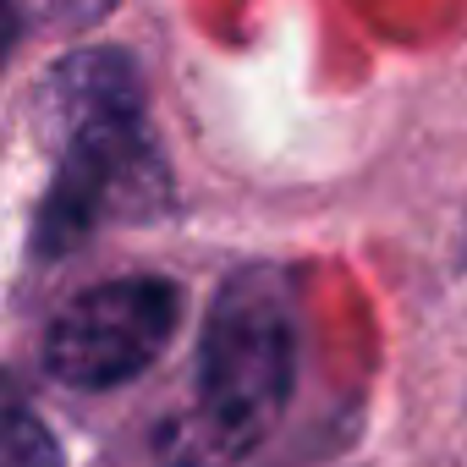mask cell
Here are the masks:
<instances>
[{
  "mask_svg": "<svg viewBox=\"0 0 467 467\" xmlns=\"http://www.w3.org/2000/svg\"><path fill=\"white\" fill-rule=\"evenodd\" d=\"M39 121L56 149L34 243L45 259L72 254L105 220H143L165 209V165L143 127V88L127 56H67L45 94Z\"/></svg>",
  "mask_w": 467,
  "mask_h": 467,
  "instance_id": "cell-1",
  "label": "cell"
},
{
  "mask_svg": "<svg viewBox=\"0 0 467 467\" xmlns=\"http://www.w3.org/2000/svg\"><path fill=\"white\" fill-rule=\"evenodd\" d=\"M297 374V319L286 275L270 265L237 270L203 325L192 401L160 429V456L171 467L237 462L286 412Z\"/></svg>",
  "mask_w": 467,
  "mask_h": 467,
  "instance_id": "cell-2",
  "label": "cell"
},
{
  "mask_svg": "<svg viewBox=\"0 0 467 467\" xmlns=\"http://www.w3.org/2000/svg\"><path fill=\"white\" fill-rule=\"evenodd\" d=\"M182 292L165 275H127L72 297L45 330V374L67 390H116L138 379L171 341Z\"/></svg>",
  "mask_w": 467,
  "mask_h": 467,
  "instance_id": "cell-3",
  "label": "cell"
},
{
  "mask_svg": "<svg viewBox=\"0 0 467 467\" xmlns=\"http://www.w3.org/2000/svg\"><path fill=\"white\" fill-rule=\"evenodd\" d=\"M0 462H6V467H61L56 440L45 434V423H39L23 401H12V412H6V440H0Z\"/></svg>",
  "mask_w": 467,
  "mask_h": 467,
  "instance_id": "cell-4",
  "label": "cell"
}]
</instances>
